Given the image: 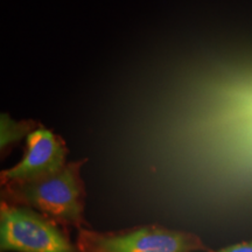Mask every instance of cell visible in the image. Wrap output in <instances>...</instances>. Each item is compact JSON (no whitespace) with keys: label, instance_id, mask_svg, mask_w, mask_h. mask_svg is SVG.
Masks as SVG:
<instances>
[{"label":"cell","instance_id":"cell-5","mask_svg":"<svg viewBox=\"0 0 252 252\" xmlns=\"http://www.w3.org/2000/svg\"><path fill=\"white\" fill-rule=\"evenodd\" d=\"M219 252H252V242L231 245V247L222 249Z\"/></svg>","mask_w":252,"mask_h":252},{"label":"cell","instance_id":"cell-2","mask_svg":"<svg viewBox=\"0 0 252 252\" xmlns=\"http://www.w3.org/2000/svg\"><path fill=\"white\" fill-rule=\"evenodd\" d=\"M0 248L12 252H74L54 225L27 208H1Z\"/></svg>","mask_w":252,"mask_h":252},{"label":"cell","instance_id":"cell-3","mask_svg":"<svg viewBox=\"0 0 252 252\" xmlns=\"http://www.w3.org/2000/svg\"><path fill=\"white\" fill-rule=\"evenodd\" d=\"M67 149L59 135L35 127L26 137V151L17 165L2 172L5 182L20 184L53 174L65 166Z\"/></svg>","mask_w":252,"mask_h":252},{"label":"cell","instance_id":"cell-4","mask_svg":"<svg viewBox=\"0 0 252 252\" xmlns=\"http://www.w3.org/2000/svg\"><path fill=\"white\" fill-rule=\"evenodd\" d=\"M196 245L193 236L166 229L143 228L125 235L100 237L94 252H190Z\"/></svg>","mask_w":252,"mask_h":252},{"label":"cell","instance_id":"cell-1","mask_svg":"<svg viewBox=\"0 0 252 252\" xmlns=\"http://www.w3.org/2000/svg\"><path fill=\"white\" fill-rule=\"evenodd\" d=\"M78 163H69L53 174L20 182L18 193L25 202L55 219L78 222L83 210V189Z\"/></svg>","mask_w":252,"mask_h":252}]
</instances>
